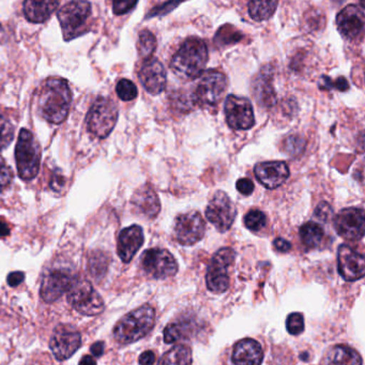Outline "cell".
Masks as SVG:
<instances>
[{
    "label": "cell",
    "mask_w": 365,
    "mask_h": 365,
    "mask_svg": "<svg viewBox=\"0 0 365 365\" xmlns=\"http://www.w3.org/2000/svg\"><path fill=\"white\" fill-rule=\"evenodd\" d=\"M72 103V93L67 81L51 78L42 86L39 98L41 116L48 123L59 125L67 119Z\"/></svg>",
    "instance_id": "6da1fadb"
},
{
    "label": "cell",
    "mask_w": 365,
    "mask_h": 365,
    "mask_svg": "<svg viewBox=\"0 0 365 365\" xmlns=\"http://www.w3.org/2000/svg\"><path fill=\"white\" fill-rule=\"evenodd\" d=\"M208 63V48L197 37L187 38L178 48L172 61L170 69L180 80L194 81L200 78Z\"/></svg>",
    "instance_id": "7a4b0ae2"
},
{
    "label": "cell",
    "mask_w": 365,
    "mask_h": 365,
    "mask_svg": "<svg viewBox=\"0 0 365 365\" xmlns=\"http://www.w3.org/2000/svg\"><path fill=\"white\" fill-rule=\"evenodd\" d=\"M155 309L143 305L123 316L114 328V336L118 343L128 345L146 336L155 327Z\"/></svg>",
    "instance_id": "3957f363"
},
{
    "label": "cell",
    "mask_w": 365,
    "mask_h": 365,
    "mask_svg": "<svg viewBox=\"0 0 365 365\" xmlns=\"http://www.w3.org/2000/svg\"><path fill=\"white\" fill-rule=\"evenodd\" d=\"M19 175L25 181L33 180L40 170L41 148L39 142L29 130L22 129L16 147Z\"/></svg>",
    "instance_id": "277c9868"
},
{
    "label": "cell",
    "mask_w": 365,
    "mask_h": 365,
    "mask_svg": "<svg viewBox=\"0 0 365 365\" xmlns=\"http://www.w3.org/2000/svg\"><path fill=\"white\" fill-rule=\"evenodd\" d=\"M118 120V108L112 100L99 98L89 110L86 117L87 128L93 136L106 138Z\"/></svg>",
    "instance_id": "5b68a950"
},
{
    "label": "cell",
    "mask_w": 365,
    "mask_h": 365,
    "mask_svg": "<svg viewBox=\"0 0 365 365\" xmlns=\"http://www.w3.org/2000/svg\"><path fill=\"white\" fill-rule=\"evenodd\" d=\"M68 301L83 315H99L104 309L101 296L96 292L91 282L84 279H76L74 282L68 292Z\"/></svg>",
    "instance_id": "8992f818"
},
{
    "label": "cell",
    "mask_w": 365,
    "mask_h": 365,
    "mask_svg": "<svg viewBox=\"0 0 365 365\" xmlns=\"http://www.w3.org/2000/svg\"><path fill=\"white\" fill-rule=\"evenodd\" d=\"M91 16V5L88 1H70L66 4L57 14L65 39L69 41L86 31L85 26Z\"/></svg>",
    "instance_id": "52a82bcc"
},
{
    "label": "cell",
    "mask_w": 365,
    "mask_h": 365,
    "mask_svg": "<svg viewBox=\"0 0 365 365\" xmlns=\"http://www.w3.org/2000/svg\"><path fill=\"white\" fill-rule=\"evenodd\" d=\"M236 259V253L230 247H223L213 255L207 271V287L213 294H223L230 287L228 270Z\"/></svg>",
    "instance_id": "ba28073f"
},
{
    "label": "cell",
    "mask_w": 365,
    "mask_h": 365,
    "mask_svg": "<svg viewBox=\"0 0 365 365\" xmlns=\"http://www.w3.org/2000/svg\"><path fill=\"white\" fill-rule=\"evenodd\" d=\"M228 82L225 74L217 70H207L200 76L193 99L200 106H217L225 95Z\"/></svg>",
    "instance_id": "9c48e42d"
},
{
    "label": "cell",
    "mask_w": 365,
    "mask_h": 365,
    "mask_svg": "<svg viewBox=\"0 0 365 365\" xmlns=\"http://www.w3.org/2000/svg\"><path fill=\"white\" fill-rule=\"evenodd\" d=\"M140 262L143 270L153 279H168L178 272V264L168 250L159 247L147 250L143 253Z\"/></svg>",
    "instance_id": "30bf717a"
},
{
    "label": "cell",
    "mask_w": 365,
    "mask_h": 365,
    "mask_svg": "<svg viewBox=\"0 0 365 365\" xmlns=\"http://www.w3.org/2000/svg\"><path fill=\"white\" fill-rule=\"evenodd\" d=\"M236 215L237 209L230 196L223 191L215 192L206 209L208 221L219 232H225L232 227Z\"/></svg>",
    "instance_id": "8fae6325"
},
{
    "label": "cell",
    "mask_w": 365,
    "mask_h": 365,
    "mask_svg": "<svg viewBox=\"0 0 365 365\" xmlns=\"http://www.w3.org/2000/svg\"><path fill=\"white\" fill-rule=\"evenodd\" d=\"M82 345L80 331L72 324H59L55 328L50 341V348L57 360L71 358Z\"/></svg>",
    "instance_id": "7c38bea8"
},
{
    "label": "cell",
    "mask_w": 365,
    "mask_h": 365,
    "mask_svg": "<svg viewBox=\"0 0 365 365\" xmlns=\"http://www.w3.org/2000/svg\"><path fill=\"white\" fill-rule=\"evenodd\" d=\"M206 223L197 211L182 213L175 220L174 232L181 245H193L202 240Z\"/></svg>",
    "instance_id": "4fadbf2b"
},
{
    "label": "cell",
    "mask_w": 365,
    "mask_h": 365,
    "mask_svg": "<svg viewBox=\"0 0 365 365\" xmlns=\"http://www.w3.org/2000/svg\"><path fill=\"white\" fill-rule=\"evenodd\" d=\"M226 121L227 125L234 130H250L255 125L253 106L247 98L237 97L230 95L226 98L225 106Z\"/></svg>",
    "instance_id": "5bb4252c"
},
{
    "label": "cell",
    "mask_w": 365,
    "mask_h": 365,
    "mask_svg": "<svg viewBox=\"0 0 365 365\" xmlns=\"http://www.w3.org/2000/svg\"><path fill=\"white\" fill-rule=\"evenodd\" d=\"M76 279V275L67 269H54L48 271L42 279L40 288L41 298L48 303L55 302L63 294H68Z\"/></svg>",
    "instance_id": "9a60e30c"
},
{
    "label": "cell",
    "mask_w": 365,
    "mask_h": 365,
    "mask_svg": "<svg viewBox=\"0 0 365 365\" xmlns=\"http://www.w3.org/2000/svg\"><path fill=\"white\" fill-rule=\"evenodd\" d=\"M337 234L346 240L358 241L364 236V211L360 208H345L334 219Z\"/></svg>",
    "instance_id": "2e32d148"
},
{
    "label": "cell",
    "mask_w": 365,
    "mask_h": 365,
    "mask_svg": "<svg viewBox=\"0 0 365 365\" xmlns=\"http://www.w3.org/2000/svg\"><path fill=\"white\" fill-rule=\"evenodd\" d=\"M337 269L345 281H358L365 274L364 256L348 245H341L337 251Z\"/></svg>",
    "instance_id": "e0dca14e"
},
{
    "label": "cell",
    "mask_w": 365,
    "mask_h": 365,
    "mask_svg": "<svg viewBox=\"0 0 365 365\" xmlns=\"http://www.w3.org/2000/svg\"><path fill=\"white\" fill-rule=\"evenodd\" d=\"M364 22V10L356 5L347 6L337 14V29L347 40H356L363 33Z\"/></svg>",
    "instance_id": "ac0fdd59"
},
{
    "label": "cell",
    "mask_w": 365,
    "mask_h": 365,
    "mask_svg": "<svg viewBox=\"0 0 365 365\" xmlns=\"http://www.w3.org/2000/svg\"><path fill=\"white\" fill-rule=\"evenodd\" d=\"M138 78L147 93L160 95L166 87V70L157 58H148L143 63Z\"/></svg>",
    "instance_id": "d6986e66"
},
{
    "label": "cell",
    "mask_w": 365,
    "mask_h": 365,
    "mask_svg": "<svg viewBox=\"0 0 365 365\" xmlns=\"http://www.w3.org/2000/svg\"><path fill=\"white\" fill-rule=\"evenodd\" d=\"M257 180L267 189H277L281 187L288 177H289V168L285 162L272 161L258 163L254 168Z\"/></svg>",
    "instance_id": "ffe728a7"
},
{
    "label": "cell",
    "mask_w": 365,
    "mask_h": 365,
    "mask_svg": "<svg viewBox=\"0 0 365 365\" xmlns=\"http://www.w3.org/2000/svg\"><path fill=\"white\" fill-rule=\"evenodd\" d=\"M143 243L144 232L142 227L138 225L130 226L119 234L117 253L123 262H130L142 247Z\"/></svg>",
    "instance_id": "44dd1931"
},
{
    "label": "cell",
    "mask_w": 365,
    "mask_h": 365,
    "mask_svg": "<svg viewBox=\"0 0 365 365\" xmlns=\"http://www.w3.org/2000/svg\"><path fill=\"white\" fill-rule=\"evenodd\" d=\"M132 206L136 212L142 215L147 219H155L161 210L159 197L153 187L144 185L134 193L131 200Z\"/></svg>",
    "instance_id": "7402d4cb"
},
{
    "label": "cell",
    "mask_w": 365,
    "mask_h": 365,
    "mask_svg": "<svg viewBox=\"0 0 365 365\" xmlns=\"http://www.w3.org/2000/svg\"><path fill=\"white\" fill-rule=\"evenodd\" d=\"M232 359L235 365H262L264 351L255 339H243L235 345Z\"/></svg>",
    "instance_id": "603a6c76"
},
{
    "label": "cell",
    "mask_w": 365,
    "mask_h": 365,
    "mask_svg": "<svg viewBox=\"0 0 365 365\" xmlns=\"http://www.w3.org/2000/svg\"><path fill=\"white\" fill-rule=\"evenodd\" d=\"M58 1H35L27 0L24 3V14L31 23H44L58 7Z\"/></svg>",
    "instance_id": "cb8c5ba5"
},
{
    "label": "cell",
    "mask_w": 365,
    "mask_h": 365,
    "mask_svg": "<svg viewBox=\"0 0 365 365\" xmlns=\"http://www.w3.org/2000/svg\"><path fill=\"white\" fill-rule=\"evenodd\" d=\"M327 365H362V358L354 348L347 345H336L329 350Z\"/></svg>",
    "instance_id": "d4e9b609"
},
{
    "label": "cell",
    "mask_w": 365,
    "mask_h": 365,
    "mask_svg": "<svg viewBox=\"0 0 365 365\" xmlns=\"http://www.w3.org/2000/svg\"><path fill=\"white\" fill-rule=\"evenodd\" d=\"M192 358L191 348L185 345L175 346L172 349L162 356L158 365H191Z\"/></svg>",
    "instance_id": "484cf974"
},
{
    "label": "cell",
    "mask_w": 365,
    "mask_h": 365,
    "mask_svg": "<svg viewBox=\"0 0 365 365\" xmlns=\"http://www.w3.org/2000/svg\"><path fill=\"white\" fill-rule=\"evenodd\" d=\"M324 228L319 224L307 222L300 228V238L307 249H315L324 239Z\"/></svg>",
    "instance_id": "4316f807"
},
{
    "label": "cell",
    "mask_w": 365,
    "mask_h": 365,
    "mask_svg": "<svg viewBox=\"0 0 365 365\" xmlns=\"http://www.w3.org/2000/svg\"><path fill=\"white\" fill-rule=\"evenodd\" d=\"M271 76H266L264 72L262 71L260 76H258L255 81V96L257 97L260 104L266 106H272L275 102V93L273 91L272 83H271Z\"/></svg>",
    "instance_id": "83f0119b"
},
{
    "label": "cell",
    "mask_w": 365,
    "mask_h": 365,
    "mask_svg": "<svg viewBox=\"0 0 365 365\" xmlns=\"http://www.w3.org/2000/svg\"><path fill=\"white\" fill-rule=\"evenodd\" d=\"M277 1H257L253 0L249 3V14L254 21L262 22L267 21L274 14L277 10Z\"/></svg>",
    "instance_id": "f1b7e54d"
},
{
    "label": "cell",
    "mask_w": 365,
    "mask_h": 365,
    "mask_svg": "<svg viewBox=\"0 0 365 365\" xmlns=\"http://www.w3.org/2000/svg\"><path fill=\"white\" fill-rule=\"evenodd\" d=\"M138 48L143 58H151V55L157 48V39H155V35L149 31H140Z\"/></svg>",
    "instance_id": "f546056e"
},
{
    "label": "cell",
    "mask_w": 365,
    "mask_h": 365,
    "mask_svg": "<svg viewBox=\"0 0 365 365\" xmlns=\"http://www.w3.org/2000/svg\"><path fill=\"white\" fill-rule=\"evenodd\" d=\"M267 217L262 211L251 210L245 217V225L252 232H259L266 226Z\"/></svg>",
    "instance_id": "4dcf8cb0"
},
{
    "label": "cell",
    "mask_w": 365,
    "mask_h": 365,
    "mask_svg": "<svg viewBox=\"0 0 365 365\" xmlns=\"http://www.w3.org/2000/svg\"><path fill=\"white\" fill-rule=\"evenodd\" d=\"M116 93L119 99L129 102L138 97V87L135 86L133 82L127 80V78H123V80L119 81L118 84H117Z\"/></svg>",
    "instance_id": "1f68e13d"
},
{
    "label": "cell",
    "mask_w": 365,
    "mask_h": 365,
    "mask_svg": "<svg viewBox=\"0 0 365 365\" xmlns=\"http://www.w3.org/2000/svg\"><path fill=\"white\" fill-rule=\"evenodd\" d=\"M14 138V125L7 118L0 116V153L11 144Z\"/></svg>",
    "instance_id": "d6a6232c"
},
{
    "label": "cell",
    "mask_w": 365,
    "mask_h": 365,
    "mask_svg": "<svg viewBox=\"0 0 365 365\" xmlns=\"http://www.w3.org/2000/svg\"><path fill=\"white\" fill-rule=\"evenodd\" d=\"M286 329L292 335H299L304 331V318L301 313H292L286 319Z\"/></svg>",
    "instance_id": "836d02e7"
},
{
    "label": "cell",
    "mask_w": 365,
    "mask_h": 365,
    "mask_svg": "<svg viewBox=\"0 0 365 365\" xmlns=\"http://www.w3.org/2000/svg\"><path fill=\"white\" fill-rule=\"evenodd\" d=\"M14 180V172L6 163L5 160L0 158V192L7 189Z\"/></svg>",
    "instance_id": "e575fe53"
},
{
    "label": "cell",
    "mask_w": 365,
    "mask_h": 365,
    "mask_svg": "<svg viewBox=\"0 0 365 365\" xmlns=\"http://www.w3.org/2000/svg\"><path fill=\"white\" fill-rule=\"evenodd\" d=\"M182 327L180 324H176V322L168 324L165 329H164V341L166 344L176 343L177 341H179L182 337Z\"/></svg>",
    "instance_id": "d590c367"
},
{
    "label": "cell",
    "mask_w": 365,
    "mask_h": 365,
    "mask_svg": "<svg viewBox=\"0 0 365 365\" xmlns=\"http://www.w3.org/2000/svg\"><path fill=\"white\" fill-rule=\"evenodd\" d=\"M136 5H138V1H114L113 4L114 14L116 16H123V14L131 11Z\"/></svg>",
    "instance_id": "8d00e7d4"
},
{
    "label": "cell",
    "mask_w": 365,
    "mask_h": 365,
    "mask_svg": "<svg viewBox=\"0 0 365 365\" xmlns=\"http://www.w3.org/2000/svg\"><path fill=\"white\" fill-rule=\"evenodd\" d=\"M332 208L328 202H322V204L318 205L315 210L316 217H318L320 221H329L332 217Z\"/></svg>",
    "instance_id": "74e56055"
},
{
    "label": "cell",
    "mask_w": 365,
    "mask_h": 365,
    "mask_svg": "<svg viewBox=\"0 0 365 365\" xmlns=\"http://www.w3.org/2000/svg\"><path fill=\"white\" fill-rule=\"evenodd\" d=\"M236 187L242 195L249 196L253 193L254 183L253 181L250 180V179L241 178L237 181Z\"/></svg>",
    "instance_id": "f35d334b"
},
{
    "label": "cell",
    "mask_w": 365,
    "mask_h": 365,
    "mask_svg": "<svg viewBox=\"0 0 365 365\" xmlns=\"http://www.w3.org/2000/svg\"><path fill=\"white\" fill-rule=\"evenodd\" d=\"M298 145H304V140H301V138H297V136H290L287 140H286V149H287V153H302L303 149L298 148Z\"/></svg>",
    "instance_id": "ab89813d"
},
{
    "label": "cell",
    "mask_w": 365,
    "mask_h": 365,
    "mask_svg": "<svg viewBox=\"0 0 365 365\" xmlns=\"http://www.w3.org/2000/svg\"><path fill=\"white\" fill-rule=\"evenodd\" d=\"M178 3H165L163 5L159 6V7L155 8L153 10V12L148 14L149 16H164V14H168V12L172 11L175 8L178 7Z\"/></svg>",
    "instance_id": "60d3db41"
},
{
    "label": "cell",
    "mask_w": 365,
    "mask_h": 365,
    "mask_svg": "<svg viewBox=\"0 0 365 365\" xmlns=\"http://www.w3.org/2000/svg\"><path fill=\"white\" fill-rule=\"evenodd\" d=\"M25 274L23 272H20V271H16V272L10 273L8 275V284H9L11 287H16V286L20 285L24 282Z\"/></svg>",
    "instance_id": "b9f144b4"
},
{
    "label": "cell",
    "mask_w": 365,
    "mask_h": 365,
    "mask_svg": "<svg viewBox=\"0 0 365 365\" xmlns=\"http://www.w3.org/2000/svg\"><path fill=\"white\" fill-rule=\"evenodd\" d=\"M138 362L140 365H153L155 362V352L151 350H147V351L143 352L138 359Z\"/></svg>",
    "instance_id": "7bdbcfd3"
},
{
    "label": "cell",
    "mask_w": 365,
    "mask_h": 365,
    "mask_svg": "<svg viewBox=\"0 0 365 365\" xmlns=\"http://www.w3.org/2000/svg\"><path fill=\"white\" fill-rule=\"evenodd\" d=\"M331 88H335L339 91H346L348 88H349V83H348V81L346 80L345 78L341 76V78H337L335 82H332V81H331L330 89Z\"/></svg>",
    "instance_id": "ee69618b"
},
{
    "label": "cell",
    "mask_w": 365,
    "mask_h": 365,
    "mask_svg": "<svg viewBox=\"0 0 365 365\" xmlns=\"http://www.w3.org/2000/svg\"><path fill=\"white\" fill-rule=\"evenodd\" d=\"M274 245L275 250L279 252H282V253H285V252L289 251L292 249V245L290 242H288L287 240L283 238H277L273 242Z\"/></svg>",
    "instance_id": "f6af8a7d"
},
{
    "label": "cell",
    "mask_w": 365,
    "mask_h": 365,
    "mask_svg": "<svg viewBox=\"0 0 365 365\" xmlns=\"http://www.w3.org/2000/svg\"><path fill=\"white\" fill-rule=\"evenodd\" d=\"M104 347H106V345H104L103 341H97L91 346V354L96 356H101L104 352Z\"/></svg>",
    "instance_id": "bcb514c9"
},
{
    "label": "cell",
    "mask_w": 365,
    "mask_h": 365,
    "mask_svg": "<svg viewBox=\"0 0 365 365\" xmlns=\"http://www.w3.org/2000/svg\"><path fill=\"white\" fill-rule=\"evenodd\" d=\"M78 365H97V362H96V359L93 356L86 354V356L81 359L80 364Z\"/></svg>",
    "instance_id": "7dc6e473"
},
{
    "label": "cell",
    "mask_w": 365,
    "mask_h": 365,
    "mask_svg": "<svg viewBox=\"0 0 365 365\" xmlns=\"http://www.w3.org/2000/svg\"><path fill=\"white\" fill-rule=\"evenodd\" d=\"M9 234L10 230L9 227H8L7 224L0 220V238H3V237H7Z\"/></svg>",
    "instance_id": "c3c4849f"
}]
</instances>
